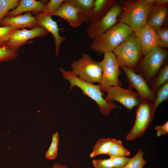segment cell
Wrapping results in <instances>:
<instances>
[{
	"label": "cell",
	"mask_w": 168,
	"mask_h": 168,
	"mask_svg": "<svg viewBox=\"0 0 168 168\" xmlns=\"http://www.w3.org/2000/svg\"><path fill=\"white\" fill-rule=\"evenodd\" d=\"M70 2L79 9L83 21L88 23L90 21V15L93 7L94 0H69Z\"/></svg>",
	"instance_id": "20"
},
{
	"label": "cell",
	"mask_w": 168,
	"mask_h": 168,
	"mask_svg": "<svg viewBox=\"0 0 168 168\" xmlns=\"http://www.w3.org/2000/svg\"><path fill=\"white\" fill-rule=\"evenodd\" d=\"M168 3V0H155V3L159 5H166Z\"/></svg>",
	"instance_id": "35"
},
{
	"label": "cell",
	"mask_w": 168,
	"mask_h": 168,
	"mask_svg": "<svg viewBox=\"0 0 168 168\" xmlns=\"http://www.w3.org/2000/svg\"><path fill=\"white\" fill-rule=\"evenodd\" d=\"M71 66L72 73L82 80L92 84L100 83L102 75L101 61L95 60L84 53L80 59L73 61Z\"/></svg>",
	"instance_id": "4"
},
{
	"label": "cell",
	"mask_w": 168,
	"mask_h": 168,
	"mask_svg": "<svg viewBox=\"0 0 168 168\" xmlns=\"http://www.w3.org/2000/svg\"><path fill=\"white\" fill-rule=\"evenodd\" d=\"M19 0H0V23L7 13L18 5Z\"/></svg>",
	"instance_id": "27"
},
{
	"label": "cell",
	"mask_w": 168,
	"mask_h": 168,
	"mask_svg": "<svg viewBox=\"0 0 168 168\" xmlns=\"http://www.w3.org/2000/svg\"><path fill=\"white\" fill-rule=\"evenodd\" d=\"M168 10L166 5L155 3L148 14L147 24L156 30L161 28L167 16Z\"/></svg>",
	"instance_id": "18"
},
{
	"label": "cell",
	"mask_w": 168,
	"mask_h": 168,
	"mask_svg": "<svg viewBox=\"0 0 168 168\" xmlns=\"http://www.w3.org/2000/svg\"><path fill=\"white\" fill-rule=\"evenodd\" d=\"M124 72L129 84V89L134 88L141 99L153 103L156 98V92L148 86L147 82L141 74H138L124 65L120 67Z\"/></svg>",
	"instance_id": "12"
},
{
	"label": "cell",
	"mask_w": 168,
	"mask_h": 168,
	"mask_svg": "<svg viewBox=\"0 0 168 168\" xmlns=\"http://www.w3.org/2000/svg\"><path fill=\"white\" fill-rule=\"evenodd\" d=\"M1 26H15L19 29L28 28L32 29L38 26L36 18L33 16L31 12L24 14L11 17H5L0 23Z\"/></svg>",
	"instance_id": "16"
},
{
	"label": "cell",
	"mask_w": 168,
	"mask_h": 168,
	"mask_svg": "<svg viewBox=\"0 0 168 168\" xmlns=\"http://www.w3.org/2000/svg\"><path fill=\"white\" fill-rule=\"evenodd\" d=\"M145 55L140 63V68L147 82L156 77L166 59L167 54L165 50L157 47Z\"/></svg>",
	"instance_id": "8"
},
{
	"label": "cell",
	"mask_w": 168,
	"mask_h": 168,
	"mask_svg": "<svg viewBox=\"0 0 168 168\" xmlns=\"http://www.w3.org/2000/svg\"><path fill=\"white\" fill-rule=\"evenodd\" d=\"M123 10L122 6L114 3L100 19L89 24L86 31L88 36L94 40L116 25Z\"/></svg>",
	"instance_id": "9"
},
{
	"label": "cell",
	"mask_w": 168,
	"mask_h": 168,
	"mask_svg": "<svg viewBox=\"0 0 168 168\" xmlns=\"http://www.w3.org/2000/svg\"><path fill=\"white\" fill-rule=\"evenodd\" d=\"M154 4L148 3L146 0L127 1L124 4L119 21L127 25L132 30L139 28L147 24L148 14Z\"/></svg>",
	"instance_id": "3"
},
{
	"label": "cell",
	"mask_w": 168,
	"mask_h": 168,
	"mask_svg": "<svg viewBox=\"0 0 168 168\" xmlns=\"http://www.w3.org/2000/svg\"><path fill=\"white\" fill-rule=\"evenodd\" d=\"M168 82V65L166 64L160 70L152 85V89L156 92L162 85Z\"/></svg>",
	"instance_id": "26"
},
{
	"label": "cell",
	"mask_w": 168,
	"mask_h": 168,
	"mask_svg": "<svg viewBox=\"0 0 168 168\" xmlns=\"http://www.w3.org/2000/svg\"><path fill=\"white\" fill-rule=\"evenodd\" d=\"M133 34L129 26L119 22L94 39L90 48L99 54L113 52L118 46Z\"/></svg>",
	"instance_id": "1"
},
{
	"label": "cell",
	"mask_w": 168,
	"mask_h": 168,
	"mask_svg": "<svg viewBox=\"0 0 168 168\" xmlns=\"http://www.w3.org/2000/svg\"><path fill=\"white\" fill-rule=\"evenodd\" d=\"M17 29V27L12 26L0 27V48L4 46L5 43Z\"/></svg>",
	"instance_id": "28"
},
{
	"label": "cell",
	"mask_w": 168,
	"mask_h": 168,
	"mask_svg": "<svg viewBox=\"0 0 168 168\" xmlns=\"http://www.w3.org/2000/svg\"><path fill=\"white\" fill-rule=\"evenodd\" d=\"M46 4L35 0H20L15 9L9 11L5 17H11L21 15L24 12H33L35 14L42 12Z\"/></svg>",
	"instance_id": "17"
},
{
	"label": "cell",
	"mask_w": 168,
	"mask_h": 168,
	"mask_svg": "<svg viewBox=\"0 0 168 168\" xmlns=\"http://www.w3.org/2000/svg\"><path fill=\"white\" fill-rule=\"evenodd\" d=\"M156 98L152 103L153 111H155L159 105L168 98V82L161 86L157 91Z\"/></svg>",
	"instance_id": "23"
},
{
	"label": "cell",
	"mask_w": 168,
	"mask_h": 168,
	"mask_svg": "<svg viewBox=\"0 0 168 168\" xmlns=\"http://www.w3.org/2000/svg\"><path fill=\"white\" fill-rule=\"evenodd\" d=\"M160 39V43L159 47L160 48L168 47V29L166 27H161L156 30Z\"/></svg>",
	"instance_id": "31"
},
{
	"label": "cell",
	"mask_w": 168,
	"mask_h": 168,
	"mask_svg": "<svg viewBox=\"0 0 168 168\" xmlns=\"http://www.w3.org/2000/svg\"><path fill=\"white\" fill-rule=\"evenodd\" d=\"M53 16L63 19L73 27L79 26L83 22L79 9L71 3L69 0H65L58 11L52 15Z\"/></svg>",
	"instance_id": "15"
},
{
	"label": "cell",
	"mask_w": 168,
	"mask_h": 168,
	"mask_svg": "<svg viewBox=\"0 0 168 168\" xmlns=\"http://www.w3.org/2000/svg\"><path fill=\"white\" fill-rule=\"evenodd\" d=\"M110 158L112 161L113 168H123L130 159L125 156L112 157Z\"/></svg>",
	"instance_id": "32"
},
{
	"label": "cell",
	"mask_w": 168,
	"mask_h": 168,
	"mask_svg": "<svg viewBox=\"0 0 168 168\" xmlns=\"http://www.w3.org/2000/svg\"><path fill=\"white\" fill-rule=\"evenodd\" d=\"M156 131V135L158 137L168 133V122H165L162 125H157L154 127Z\"/></svg>",
	"instance_id": "34"
},
{
	"label": "cell",
	"mask_w": 168,
	"mask_h": 168,
	"mask_svg": "<svg viewBox=\"0 0 168 168\" xmlns=\"http://www.w3.org/2000/svg\"><path fill=\"white\" fill-rule=\"evenodd\" d=\"M114 0H94L93 7L90 15L91 22L97 21L107 13L114 3Z\"/></svg>",
	"instance_id": "19"
},
{
	"label": "cell",
	"mask_w": 168,
	"mask_h": 168,
	"mask_svg": "<svg viewBox=\"0 0 168 168\" xmlns=\"http://www.w3.org/2000/svg\"><path fill=\"white\" fill-rule=\"evenodd\" d=\"M102 75L99 84L102 92H106L108 87L120 86L121 83L119 76L121 72L116 56L112 52L104 54L103 59L101 61Z\"/></svg>",
	"instance_id": "7"
},
{
	"label": "cell",
	"mask_w": 168,
	"mask_h": 168,
	"mask_svg": "<svg viewBox=\"0 0 168 168\" xmlns=\"http://www.w3.org/2000/svg\"><path fill=\"white\" fill-rule=\"evenodd\" d=\"M18 55L17 51L11 50L4 46L0 48V62L13 60Z\"/></svg>",
	"instance_id": "29"
},
{
	"label": "cell",
	"mask_w": 168,
	"mask_h": 168,
	"mask_svg": "<svg viewBox=\"0 0 168 168\" xmlns=\"http://www.w3.org/2000/svg\"><path fill=\"white\" fill-rule=\"evenodd\" d=\"M65 0H51L46 4L43 14H49L52 15L59 9Z\"/></svg>",
	"instance_id": "30"
},
{
	"label": "cell",
	"mask_w": 168,
	"mask_h": 168,
	"mask_svg": "<svg viewBox=\"0 0 168 168\" xmlns=\"http://www.w3.org/2000/svg\"><path fill=\"white\" fill-rule=\"evenodd\" d=\"M59 69L63 77L70 84L69 91L74 86H77L80 88L84 94L96 102L100 111L103 115L107 116L112 109L120 108L113 101L107 102L105 100L99 85H96L83 81L73 75L71 71H66L60 67Z\"/></svg>",
	"instance_id": "2"
},
{
	"label": "cell",
	"mask_w": 168,
	"mask_h": 168,
	"mask_svg": "<svg viewBox=\"0 0 168 168\" xmlns=\"http://www.w3.org/2000/svg\"><path fill=\"white\" fill-rule=\"evenodd\" d=\"M52 168H68V167L65 165L56 163L53 165Z\"/></svg>",
	"instance_id": "36"
},
{
	"label": "cell",
	"mask_w": 168,
	"mask_h": 168,
	"mask_svg": "<svg viewBox=\"0 0 168 168\" xmlns=\"http://www.w3.org/2000/svg\"><path fill=\"white\" fill-rule=\"evenodd\" d=\"M49 33L45 28L39 25L30 30L17 29L14 31L4 46L11 50L17 51L29 40L35 37L45 36Z\"/></svg>",
	"instance_id": "11"
},
{
	"label": "cell",
	"mask_w": 168,
	"mask_h": 168,
	"mask_svg": "<svg viewBox=\"0 0 168 168\" xmlns=\"http://www.w3.org/2000/svg\"><path fill=\"white\" fill-rule=\"evenodd\" d=\"M130 154V152L123 145L122 141L114 138L108 155L110 157L127 156Z\"/></svg>",
	"instance_id": "22"
},
{
	"label": "cell",
	"mask_w": 168,
	"mask_h": 168,
	"mask_svg": "<svg viewBox=\"0 0 168 168\" xmlns=\"http://www.w3.org/2000/svg\"><path fill=\"white\" fill-rule=\"evenodd\" d=\"M144 153L141 149L138 151L136 155L130 159L123 168H143L147 161L143 156Z\"/></svg>",
	"instance_id": "24"
},
{
	"label": "cell",
	"mask_w": 168,
	"mask_h": 168,
	"mask_svg": "<svg viewBox=\"0 0 168 168\" xmlns=\"http://www.w3.org/2000/svg\"><path fill=\"white\" fill-rule=\"evenodd\" d=\"M52 16L50 14H43L41 13H36L35 16L37 19L38 25L45 28L53 36L55 44L56 54L58 55L61 44L66 38L59 35V31L60 29L58 27L57 22L53 20Z\"/></svg>",
	"instance_id": "14"
},
{
	"label": "cell",
	"mask_w": 168,
	"mask_h": 168,
	"mask_svg": "<svg viewBox=\"0 0 168 168\" xmlns=\"http://www.w3.org/2000/svg\"><path fill=\"white\" fill-rule=\"evenodd\" d=\"M59 142L58 133V132H56L52 136L50 145L45 154V157L46 159L53 160L56 158L58 155Z\"/></svg>",
	"instance_id": "25"
},
{
	"label": "cell",
	"mask_w": 168,
	"mask_h": 168,
	"mask_svg": "<svg viewBox=\"0 0 168 168\" xmlns=\"http://www.w3.org/2000/svg\"><path fill=\"white\" fill-rule=\"evenodd\" d=\"M106 92L107 94L105 98L106 101H117L129 110L137 106L142 100L137 92L120 86H109Z\"/></svg>",
	"instance_id": "10"
},
{
	"label": "cell",
	"mask_w": 168,
	"mask_h": 168,
	"mask_svg": "<svg viewBox=\"0 0 168 168\" xmlns=\"http://www.w3.org/2000/svg\"><path fill=\"white\" fill-rule=\"evenodd\" d=\"M114 138H100L95 144L90 157L93 158L101 154H108L112 144Z\"/></svg>",
	"instance_id": "21"
},
{
	"label": "cell",
	"mask_w": 168,
	"mask_h": 168,
	"mask_svg": "<svg viewBox=\"0 0 168 168\" xmlns=\"http://www.w3.org/2000/svg\"><path fill=\"white\" fill-rule=\"evenodd\" d=\"M152 103L142 99L137 106L135 120L131 130L126 139L130 141L141 137L152 121L154 116Z\"/></svg>",
	"instance_id": "6"
},
{
	"label": "cell",
	"mask_w": 168,
	"mask_h": 168,
	"mask_svg": "<svg viewBox=\"0 0 168 168\" xmlns=\"http://www.w3.org/2000/svg\"><path fill=\"white\" fill-rule=\"evenodd\" d=\"M133 31L140 44L143 55L159 47L160 43V36L156 30L148 24Z\"/></svg>",
	"instance_id": "13"
},
{
	"label": "cell",
	"mask_w": 168,
	"mask_h": 168,
	"mask_svg": "<svg viewBox=\"0 0 168 168\" xmlns=\"http://www.w3.org/2000/svg\"><path fill=\"white\" fill-rule=\"evenodd\" d=\"M120 67L124 65L132 69L142 56L140 44L134 34L115 48L113 52Z\"/></svg>",
	"instance_id": "5"
},
{
	"label": "cell",
	"mask_w": 168,
	"mask_h": 168,
	"mask_svg": "<svg viewBox=\"0 0 168 168\" xmlns=\"http://www.w3.org/2000/svg\"><path fill=\"white\" fill-rule=\"evenodd\" d=\"M95 168H113V165L110 158L92 160Z\"/></svg>",
	"instance_id": "33"
}]
</instances>
